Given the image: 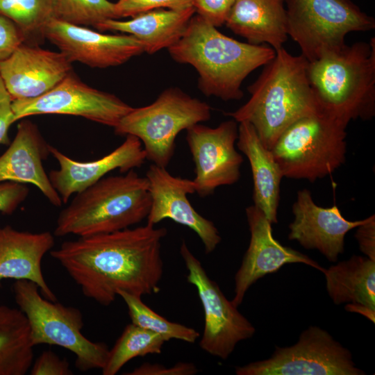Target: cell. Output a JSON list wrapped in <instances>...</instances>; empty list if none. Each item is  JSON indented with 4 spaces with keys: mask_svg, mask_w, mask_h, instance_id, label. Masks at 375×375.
<instances>
[{
    "mask_svg": "<svg viewBox=\"0 0 375 375\" xmlns=\"http://www.w3.org/2000/svg\"><path fill=\"white\" fill-rule=\"evenodd\" d=\"M12 101L0 77V144L9 143L8 131L10 126L15 122Z\"/></svg>",
    "mask_w": 375,
    "mask_h": 375,
    "instance_id": "obj_38",
    "label": "cell"
},
{
    "mask_svg": "<svg viewBox=\"0 0 375 375\" xmlns=\"http://www.w3.org/2000/svg\"><path fill=\"white\" fill-rule=\"evenodd\" d=\"M264 65L248 88L251 97L242 106L226 115L237 122H247L263 145L272 149L281 134L306 116L322 112L309 83L308 61L283 47Z\"/></svg>",
    "mask_w": 375,
    "mask_h": 375,
    "instance_id": "obj_3",
    "label": "cell"
},
{
    "mask_svg": "<svg viewBox=\"0 0 375 375\" xmlns=\"http://www.w3.org/2000/svg\"><path fill=\"white\" fill-rule=\"evenodd\" d=\"M24 40L19 28L10 19L0 16V62L7 58Z\"/></svg>",
    "mask_w": 375,
    "mask_h": 375,
    "instance_id": "obj_36",
    "label": "cell"
},
{
    "mask_svg": "<svg viewBox=\"0 0 375 375\" xmlns=\"http://www.w3.org/2000/svg\"><path fill=\"white\" fill-rule=\"evenodd\" d=\"M195 12L194 7L184 10L155 9L138 14L128 20L109 19L95 28L101 31H116L131 35L142 43L144 52L152 54L175 44L183 37Z\"/></svg>",
    "mask_w": 375,
    "mask_h": 375,
    "instance_id": "obj_22",
    "label": "cell"
},
{
    "mask_svg": "<svg viewBox=\"0 0 375 375\" xmlns=\"http://www.w3.org/2000/svg\"><path fill=\"white\" fill-rule=\"evenodd\" d=\"M287 31L308 62L346 45L351 32L374 29L375 20L351 0H285Z\"/></svg>",
    "mask_w": 375,
    "mask_h": 375,
    "instance_id": "obj_9",
    "label": "cell"
},
{
    "mask_svg": "<svg viewBox=\"0 0 375 375\" xmlns=\"http://www.w3.org/2000/svg\"><path fill=\"white\" fill-rule=\"evenodd\" d=\"M49 150L60 165L58 169L50 171L49 178L63 203H67L73 194L86 189L109 172L119 169L126 173L140 167L146 160L141 141L131 135H126L124 142L112 151L92 161L75 160L51 145Z\"/></svg>",
    "mask_w": 375,
    "mask_h": 375,
    "instance_id": "obj_19",
    "label": "cell"
},
{
    "mask_svg": "<svg viewBox=\"0 0 375 375\" xmlns=\"http://www.w3.org/2000/svg\"><path fill=\"white\" fill-rule=\"evenodd\" d=\"M12 290L16 303L27 318L33 347L56 345L72 351L81 372L104 367L108 347L83 335V316L79 309L45 299L38 285L28 280L15 281Z\"/></svg>",
    "mask_w": 375,
    "mask_h": 375,
    "instance_id": "obj_7",
    "label": "cell"
},
{
    "mask_svg": "<svg viewBox=\"0 0 375 375\" xmlns=\"http://www.w3.org/2000/svg\"><path fill=\"white\" fill-rule=\"evenodd\" d=\"M151 202L147 178L134 169L103 177L60 211L53 234L84 237L130 228L147 219Z\"/></svg>",
    "mask_w": 375,
    "mask_h": 375,
    "instance_id": "obj_5",
    "label": "cell"
},
{
    "mask_svg": "<svg viewBox=\"0 0 375 375\" xmlns=\"http://www.w3.org/2000/svg\"><path fill=\"white\" fill-rule=\"evenodd\" d=\"M54 244L49 231L32 233L10 225L0 226V283L5 279L28 280L38 285L45 299L56 301L42 271V258Z\"/></svg>",
    "mask_w": 375,
    "mask_h": 375,
    "instance_id": "obj_21",
    "label": "cell"
},
{
    "mask_svg": "<svg viewBox=\"0 0 375 375\" xmlns=\"http://www.w3.org/2000/svg\"><path fill=\"white\" fill-rule=\"evenodd\" d=\"M0 16L19 28L24 43L38 45L45 38L47 25L56 19L55 0H0Z\"/></svg>",
    "mask_w": 375,
    "mask_h": 375,
    "instance_id": "obj_27",
    "label": "cell"
},
{
    "mask_svg": "<svg viewBox=\"0 0 375 375\" xmlns=\"http://www.w3.org/2000/svg\"><path fill=\"white\" fill-rule=\"evenodd\" d=\"M211 107L176 87L167 88L151 104L133 109L114 127L118 135H131L142 142L146 160L167 167L183 130L209 120Z\"/></svg>",
    "mask_w": 375,
    "mask_h": 375,
    "instance_id": "obj_8",
    "label": "cell"
},
{
    "mask_svg": "<svg viewBox=\"0 0 375 375\" xmlns=\"http://www.w3.org/2000/svg\"><path fill=\"white\" fill-rule=\"evenodd\" d=\"M71 62L55 52L23 42L0 62V77L12 101L38 97L72 72Z\"/></svg>",
    "mask_w": 375,
    "mask_h": 375,
    "instance_id": "obj_17",
    "label": "cell"
},
{
    "mask_svg": "<svg viewBox=\"0 0 375 375\" xmlns=\"http://www.w3.org/2000/svg\"><path fill=\"white\" fill-rule=\"evenodd\" d=\"M237 375H364L351 351L326 330L311 326L294 344L276 347L266 360L235 367Z\"/></svg>",
    "mask_w": 375,
    "mask_h": 375,
    "instance_id": "obj_10",
    "label": "cell"
},
{
    "mask_svg": "<svg viewBox=\"0 0 375 375\" xmlns=\"http://www.w3.org/2000/svg\"><path fill=\"white\" fill-rule=\"evenodd\" d=\"M49 146L35 124L21 121L13 141L0 156V183L33 184L53 206L59 207L62 201L43 167L50 154Z\"/></svg>",
    "mask_w": 375,
    "mask_h": 375,
    "instance_id": "obj_20",
    "label": "cell"
},
{
    "mask_svg": "<svg viewBox=\"0 0 375 375\" xmlns=\"http://www.w3.org/2000/svg\"><path fill=\"white\" fill-rule=\"evenodd\" d=\"M29 190L24 184L6 181L0 183V212L12 215L26 199Z\"/></svg>",
    "mask_w": 375,
    "mask_h": 375,
    "instance_id": "obj_34",
    "label": "cell"
},
{
    "mask_svg": "<svg viewBox=\"0 0 375 375\" xmlns=\"http://www.w3.org/2000/svg\"><path fill=\"white\" fill-rule=\"evenodd\" d=\"M224 24L249 43L283 47L288 40L285 0H236Z\"/></svg>",
    "mask_w": 375,
    "mask_h": 375,
    "instance_id": "obj_23",
    "label": "cell"
},
{
    "mask_svg": "<svg viewBox=\"0 0 375 375\" xmlns=\"http://www.w3.org/2000/svg\"><path fill=\"white\" fill-rule=\"evenodd\" d=\"M180 253L188 271L187 281L195 287L203 307L204 326L199 346L211 356L226 360L237 344L251 338L256 328L208 276L185 241Z\"/></svg>",
    "mask_w": 375,
    "mask_h": 375,
    "instance_id": "obj_11",
    "label": "cell"
},
{
    "mask_svg": "<svg viewBox=\"0 0 375 375\" xmlns=\"http://www.w3.org/2000/svg\"><path fill=\"white\" fill-rule=\"evenodd\" d=\"M191 7H194V0H119L115 3L117 19L155 9L184 10Z\"/></svg>",
    "mask_w": 375,
    "mask_h": 375,
    "instance_id": "obj_31",
    "label": "cell"
},
{
    "mask_svg": "<svg viewBox=\"0 0 375 375\" xmlns=\"http://www.w3.org/2000/svg\"><path fill=\"white\" fill-rule=\"evenodd\" d=\"M33 345L26 317L0 304V375H24L33 362Z\"/></svg>",
    "mask_w": 375,
    "mask_h": 375,
    "instance_id": "obj_26",
    "label": "cell"
},
{
    "mask_svg": "<svg viewBox=\"0 0 375 375\" xmlns=\"http://www.w3.org/2000/svg\"><path fill=\"white\" fill-rule=\"evenodd\" d=\"M324 274L335 304L348 303L375 311V260L353 255L326 269Z\"/></svg>",
    "mask_w": 375,
    "mask_h": 375,
    "instance_id": "obj_25",
    "label": "cell"
},
{
    "mask_svg": "<svg viewBox=\"0 0 375 375\" xmlns=\"http://www.w3.org/2000/svg\"><path fill=\"white\" fill-rule=\"evenodd\" d=\"M237 147L250 163L253 205L263 212L271 224L277 223L280 184L283 175L272 151L263 145L255 128L247 122H239Z\"/></svg>",
    "mask_w": 375,
    "mask_h": 375,
    "instance_id": "obj_24",
    "label": "cell"
},
{
    "mask_svg": "<svg viewBox=\"0 0 375 375\" xmlns=\"http://www.w3.org/2000/svg\"><path fill=\"white\" fill-rule=\"evenodd\" d=\"M292 212L288 239L297 241L306 249L318 250L330 262H336L344 252L347 233L366 220H347L335 205L317 206L307 189L298 192Z\"/></svg>",
    "mask_w": 375,
    "mask_h": 375,
    "instance_id": "obj_18",
    "label": "cell"
},
{
    "mask_svg": "<svg viewBox=\"0 0 375 375\" xmlns=\"http://www.w3.org/2000/svg\"><path fill=\"white\" fill-rule=\"evenodd\" d=\"M310 85L322 112L348 125L375 115V38L308 62Z\"/></svg>",
    "mask_w": 375,
    "mask_h": 375,
    "instance_id": "obj_4",
    "label": "cell"
},
{
    "mask_svg": "<svg viewBox=\"0 0 375 375\" xmlns=\"http://www.w3.org/2000/svg\"><path fill=\"white\" fill-rule=\"evenodd\" d=\"M360 251L367 258L375 260V216L366 218L365 222L357 227L355 234Z\"/></svg>",
    "mask_w": 375,
    "mask_h": 375,
    "instance_id": "obj_37",
    "label": "cell"
},
{
    "mask_svg": "<svg viewBox=\"0 0 375 375\" xmlns=\"http://www.w3.org/2000/svg\"><path fill=\"white\" fill-rule=\"evenodd\" d=\"M347 124L322 112L294 122L271 151L283 177L314 182L344 163Z\"/></svg>",
    "mask_w": 375,
    "mask_h": 375,
    "instance_id": "obj_6",
    "label": "cell"
},
{
    "mask_svg": "<svg viewBox=\"0 0 375 375\" xmlns=\"http://www.w3.org/2000/svg\"><path fill=\"white\" fill-rule=\"evenodd\" d=\"M145 177L151 200L147 224L154 226L170 219L192 230L201 240L206 254L215 250L222 240L217 228L196 211L188 198L196 192L193 180L173 176L166 167L154 164L149 167Z\"/></svg>",
    "mask_w": 375,
    "mask_h": 375,
    "instance_id": "obj_14",
    "label": "cell"
},
{
    "mask_svg": "<svg viewBox=\"0 0 375 375\" xmlns=\"http://www.w3.org/2000/svg\"><path fill=\"white\" fill-rule=\"evenodd\" d=\"M12 109L15 122L35 115L59 114L114 128L133 107L112 94L90 87L71 72L42 95L12 101Z\"/></svg>",
    "mask_w": 375,
    "mask_h": 375,
    "instance_id": "obj_12",
    "label": "cell"
},
{
    "mask_svg": "<svg viewBox=\"0 0 375 375\" xmlns=\"http://www.w3.org/2000/svg\"><path fill=\"white\" fill-rule=\"evenodd\" d=\"M198 369L192 362H179L171 367L158 363L144 362L132 371L125 373L126 375H194Z\"/></svg>",
    "mask_w": 375,
    "mask_h": 375,
    "instance_id": "obj_35",
    "label": "cell"
},
{
    "mask_svg": "<svg viewBox=\"0 0 375 375\" xmlns=\"http://www.w3.org/2000/svg\"><path fill=\"white\" fill-rule=\"evenodd\" d=\"M168 51L176 62L197 70L198 88L203 94L224 101L240 99L245 78L276 55L272 47L228 37L198 14L192 16L183 37Z\"/></svg>",
    "mask_w": 375,
    "mask_h": 375,
    "instance_id": "obj_2",
    "label": "cell"
},
{
    "mask_svg": "<svg viewBox=\"0 0 375 375\" xmlns=\"http://www.w3.org/2000/svg\"><path fill=\"white\" fill-rule=\"evenodd\" d=\"M45 38L71 62H80L91 67L120 65L144 52L142 43L131 35L103 34L57 19L47 25Z\"/></svg>",
    "mask_w": 375,
    "mask_h": 375,
    "instance_id": "obj_16",
    "label": "cell"
},
{
    "mask_svg": "<svg viewBox=\"0 0 375 375\" xmlns=\"http://www.w3.org/2000/svg\"><path fill=\"white\" fill-rule=\"evenodd\" d=\"M163 338L133 323L124 328L111 349H109L103 375H115L131 359L162 351Z\"/></svg>",
    "mask_w": 375,
    "mask_h": 375,
    "instance_id": "obj_28",
    "label": "cell"
},
{
    "mask_svg": "<svg viewBox=\"0 0 375 375\" xmlns=\"http://www.w3.org/2000/svg\"><path fill=\"white\" fill-rule=\"evenodd\" d=\"M31 375H72L73 371L69 362L60 358L50 350L44 351L33 362L30 368Z\"/></svg>",
    "mask_w": 375,
    "mask_h": 375,
    "instance_id": "obj_32",
    "label": "cell"
},
{
    "mask_svg": "<svg viewBox=\"0 0 375 375\" xmlns=\"http://www.w3.org/2000/svg\"><path fill=\"white\" fill-rule=\"evenodd\" d=\"M236 0H194V7L201 15L215 27L224 24L228 13Z\"/></svg>",
    "mask_w": 375,
    "mask_h": 375,
    "instance_id": "obj_33",
    "label": "cell"
},
{
    "mask_svg": "<svg viewBox=\"0 0 375 375\" xmlns=\"http://www.w3.org/2000/svg\"><path fill=\"white\" fill-rule=\"evenodd\" d=\"M165 228H135L63 242L50 254L83 295L108 306L117 291L142 297L158 293L163 274L161 255Z\"/></svg>",
    "mask_w": 375,
    "mask_h": 375,
    "instance_id": "obj_1",
    "label": "cell"
},
{
    "mask_svg": "<svg viewBox=\"0 0 375 375\" xmlns=\"http://www.w3.org/2000/svg\"><path fill=\"white\" fill-rule=\"evenodd\" d=\"M186 132L195 165L193 181L199 196L208 197L217 188L238 181L243 158L235 147L238 133L236 121H225L215 128L197 124Z\"/></svg>",
    "mask_w": 375,
    "mask_h": 375,
    "instance_id": "obj_13",
    "label": "cell"
},
{
    "mask_svg": "<svg viewBox=\"0 0 375 375\" xmlns=\"http://www.w3.org/2000/svg\"><path fill=\"white\" fill-rule=\"evenodd\" d=\"M56 19L74 25L94 28L117 19L115 3L108 0H55Z\"/></svg>",
    "mask_w": 375,
    "mask_h": 375,
    "instance_id": "obj_30",
    "label": "cell"
},
{
    "mask_svg": "<svg viewBox=\"0 0 375 375\" xmlns=\"http://www.w3.org/2000/svg\"><path fill=\"white\" fill-rule=\"evenodd\" d=\"M246 215L250 242L235 276V295L231 301L234 306L242 303L247 291L258 279L276 272L286 264L303 263L324 273L326 269L317 262L274 239L272 224L256 206L247 207Z\"/></svg>",
    "mask_w": 375,
    "mask_h": 375,
    "instance_id": "obj_15",
    "label": "cell"
},
{
    "mask_svg": "<svg viewBox=\"0 0 375 375\" xmlns=\"http://www.w3.org/2000/svg\"><path fill=\"white\" fill-rule=\"evenodd\" d=\"M126 303L131 323L161 336L167 342L172 339L194 343L200 334L194 328L170 322L147 306L142 297L118 290Z\"/></svg>",
    "mask_w": 375,
    "mask_h": 375,
    "instance_id": "obj_29",
    "label": "cell"
}]
</instances>
